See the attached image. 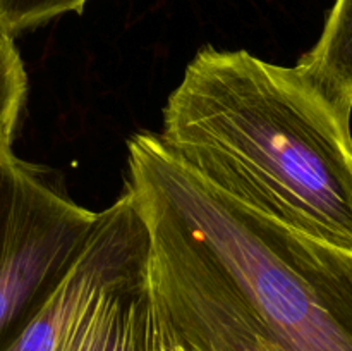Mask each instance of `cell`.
Returning <instances> with one entry per match:
<instances>
[{
    "instance_id": "obj_1",
    "label": "cell",
    "mask_w": 352,
    "mask_h": 351,
    "mask_svg": "<svg viewBox=\"0 0 352 351\" xmlns=\"http://www.w3.org/2000/svg\"><path fill=\"white\" fill-rule=\"evenodd\" d=\"M127 191L150 240L148 282L182 351H352V253L292 233L127 141Z\"/></svg>"
},
{
    "instance_id": "obj_2",
    "label": "cell",
    "mask_w": 352,
    "mask_h": 351,
    "mask_svg": "<svg viewBox=\"0 0 352 351\" xmlns=\"http://www.w3.org/2000/svg\"><path fill=\"white\" fill-rule=\"evenodd\" d=\"M157 136L244 209L352 253L351 116L298 65L206 45L168 96Z\"/></svg>"
},
{
    "instance_id": "obj_3",
    "label": "cell",
    "mask_w": 352,
    "mask_h": 351,
    "mask_svg": "<svg viewBox=\"0 0 352 351\" xmlns=\"http://www.w3.org/2000/svg\"><path fill=\"white\" fill-rule=\"evenodd\" d=\"M98 212L72 202L12 148L0 150V351L81 257Z\"/></svg>"
},
{
    "instance_id": "obj_4",
    "label": "cell",
    "mask_w": 352,
    "mask_h": 351,
    "mask_svg": "<svg viewBox=\"0 0 352 351\" xmlns=\"http://www.w3.org/2000/svg\"><path fill=\"white\" fill-rule=\"evenodd\" d=\"M150 240L129 193L98 212L85 251L43 308L3 351H57L79 310L102 289L146 270Z\"/></svg>"
},
{
    "instance_id": "obj_5",
    "label": "cell",
    "mask_w": 352,
    "mask_h": 351,
    "mask_svg": "<svg viewBox=\"0 0 352 351\" xmlns=\"http://www.w3.org/2000/svg\"><path fill=\"white\" fill-rule=\"evenodd\" d=\"M146 270L93 296L72 319L57 351H167L170 343Z\"/></svg>"
},
{
    "instance_id": "obj_6",
    "label": "cell",
    "mask_w": 352,
    "mask_h": 351,
    "mask_svg": "<svg viewBox=\"0 0 352 351\" xmlns=\"http://www.w3.org/2000/svg\"><path fill=\"white\" fill-rule=\"evenodd\" d=\"M299 69L344 114H352V0H336L315 47Z\"/></svg>"
},
{
    "instance_id": "obj_7",
    "label": "cell",
    "mask_w": 352,
    "mask_h": 351,
    "mask_svg": "<svg viewBox=\"0 0 352 351\" xmlns=\"http://www.w3.org/2000/svg\"><path fill=\"white\" fill-rule=\"evenodd\" d=\"M26 92V71L14 36L0 24V150L12 148Z\"/></svg>"
},
{
    "instance_id": "obj_8",
    "label": "cell",
    "mask_w": 352,
    "mask_h": 351,
    "mask_svg": "<svg viewBox=\"0 0 352 351\" xmlns=\"http://www.w3.org/2000/svg\"><path fill=\"white\" fill-rule=\"evenodd\" d=\"M89 0H0V24L10 34L34 30L64 14H81Z\"/></svg>"
},
{
    "instance_id": "obj_9",
    "label": "cell",
    "mask_w": 352,
    "mask_h": 351,
    "mask_svg": "<svg viewBox=\"0 0 352 351\" xmlns=\"http://www.w3.org/2000/svg\"><path fill=\"white\" fill-rule=\"evenodd\" d=\"M167 351H182V350H181V348H177V346H168Z\"/></svg>"
}]
</instances>
